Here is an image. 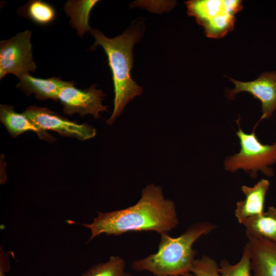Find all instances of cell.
<instances>
[{
  "mask_svg": "<svg viewBox=\"0 0 276 276\" xmlns=\"http://www.w3.org/2000/svg\"><path fill=\"white\" fill-rule=\"evenodd\" d=\"M98 214L93 223L83 224L91 232L88 241L102 234L118 236L132 231L168 234L179 224L174 201L165 199L162 188L154 183L143 189L141 198L135 204Z\"/></svg>",
  "mask_w": 276,
  "mask_h": 276,
  "instance_id": "6da1fadb",
  "label": "cell"
},
{
  "mask_svg": "<svg viewBox=\"0 0 276 276\" xmlns=\"http://www.w3.org/2000/svg\"><path fill=\"white\" fill-rule=\"evenodd\" d=\"M89 32L95 39L91 48L95 49L98 45L103 48L112 72L114 108L106 121L110 125L122 113L128 103L143 92L142 88L133 80L130 74L133 63V47L139 39L141 31L139 27H132L113 38L106 37L98 30L91 29Z\"/></svg>",
  "mask_w": 276,
  "mask_h": 276,
  "instance_id": "7a4b0ae2",
  "label": "cell"
},
{
  "mask_svg": "<svg viewBox=\"0 0 276 276\" xmlns=\"http://www.w3.org/2000/svg\"><path fill=\"white\" fill-rule=\"evenodd\" d=\"M216 227L210 222L203 221L190 225L177 237L162 234L157 251L133 261L131 267L134 270L147 271L155 276H180L190 272L197 254L193 248L194 243Z\"/></svg>",
  "mask_w": 276,
  "mask_h": 276,
  "instance_id": "3957f363",
  "label": "cell"
},
{
  "mask_svg": "<svg viewBox=\"0 0 276 276\" xmlns=\"http://www.w3.org/2000/svg\"><path fill=\"white\" fill-rule=\"evenodd\" d=\"M239 129L236 135L239 140L240 149L238 153L225 158L224 169L234 173L242 170L255 178L259 172L272 177L273 169L270 166L276 164V142L263 144L255 133V128L250 133L243 131L238 122Z\"/></svg>",
  "mask_w": 276,
  "mask_h": 276,
  "instance_id": "277c9868",
  "label": "cell"
},
{
  "mask_svg": "<svg viewBox=\"0 0 276 276\" xmlns=\"http://www.w3.org/2000/svg\"><path fill=\"white\" fill-rule=\"evenodd\" d=\"M185 3L188 15L203 28L205 35L217 39L233 30L235 15L243 8L242 1L238 0H192Z\"/></svg>",
  "mask_w": 276,
  "mask_h": 276,
  "instance_id": "5b68a950",
  "label": "cell"
},
{
  "mask_svg": "<svg viewBox=\"0 0 276 276\" xmlns=\"http://www.w3.org/2000/svg\"><path fill=\"white\" fill-rule=\"evenodd\" d=\"M32 32L27 30L8 40L0 42V79L8 74L17 77L35 72L36 65L32 57Z\"/></svg>",
  "mask_w": 276,
  "mask_h": 276,
  "instance_id": "8992f818",
  "label": "cell"
},
{
  "mask_svg": "<svg viewBox=\"0 0 276 276\" xmlns=\"http://www.w3.org/2000/svg\"><path fill=\"white\" fill-rule=\"evenodd\" d=\"M23 113L44 131H54L62 136L74 137L80 141L89 140L96 135V129L90 125L69 120L46 107L30 106Z\"/></svg>",
  "mask_w": 276,
  "mask_h": 276,
  "instance_id": "52a82bcc",
  "label": "cell"
},
{
  "mask_svg": "<svg viewBox=\"0 0 276 276\" xmlns=\"http://www.w3.org/2000/svg\"><path fill=\"white\" fill-rule=\"evenodd\" d=\"M96 84L89 88L80 89L75 87L73 82L60 90L58 100L63 106L64 114L72 115L78 113L81 117L90 114L95 119L101 118L99 112L107 111V106L102 105L105 95L96 88Z\"/></svg>",
  "mask_w": 276,
  "mask_h": 276,
  "instance_id": "ba28073f",
  "label": "cell"
},
{
  "mask_svg": "<svg viewBox=\"0 0 276 276\" xmlns=\"http://www.w3.org/2000/svg\"><path fill=\"white\" fill-rule=\"evenodd\" d=\"M228 78L235 85L234 89L226 92L228 99L232 100L238 93L245 92L260 101L262 114L257 125L269 118L276 110V71L264 72L256 79L248 82Z\"/></svg>",
  "mask_w": 276,
  "mask_h": 276,
  "instance_id": "9c48e42d",
  "label": "cell"
},
{
  "mask_svg": "<svg viewBox=\"0 0 276 276\" xmlns=\"http://www.w3.org/2000/svg\"><path fill=\"white\" fill-rule=\"evenodd\" d=\"M269 186V180L261 179L252 187L242 186L241 190L245 197L236 203L235 210V216L239 223L242 224L247 218L264 212L265 197Z\"/></svg>",
  "mask_w": 276,
  "mask_h": 276,
  "instance_id": "30bf717a",
  "label": "cell"
},
{
  "mask_svg": "<svg viewBox=\"0 0 276 276\" xmlns=\"http://www.w3.org/2000/svg\"><path fill=\"white\" fill-rule=\"evenodd\" d=\"M254 276H276V243L264 239L247 238Z\"/></svg>",
  "mask_w": 276,
  "mask_h": 276,
  "instance_id": "8fae6325",
  "label": "cell"
},
{
  "mask_svg": "<svg viewBox=\"0 0 276 276\" xmlns=\"http://www.w3.org/2000/svg\"><path fill=\"white\" fill-rule=\"evenodd\" d=\"M18 78L19 82L16 87L27 96L35 94L36 98L40 100L52 99L57 101L60 90L72 82L63 81L60 77L36 78L29 73L23 74Z\"/></svg>",
  "mask_w": 276,
  "mask_h": 276,
  "instance_id": "7c38bea8",
  "label": "cell"
},
{
  "mask_svg": "<svg viewBox=\"0 0 276 276\" xmlns=\"http://www.w3.org/2000/svg\"><path fill=\"white\" fill-rule=\"evenodd\" d=\"M0 120L12 137L29 131L35 132L42 140L52 142L56 139L36 126L23 113L16 112L11 105H0Z\"/></svg>",
  "mask_w": 276,
  "mask_h": 276,
  "instance_id": "4fadbf2b",
  "label": "cell"
},
{
  "mask_svg": "<svg viewBox=\"0 0 276 276\" xmlns=\"http://www.w3.org/2000/svg\"><path fill=\"white\" fill-rule=\"evenodd\" d=\"M247 238L264 239L276 243V207L245 219L242 223Z\"/></svg>",
  "mask_w": 276,
  "mask_h": 276,
  "instance_id": "5bb4252c",
  "label": "cell"
},
{
  "mask_svg": "<svg viewBox=\"0 0 276 276\" xmlns=\"http://www.w3.org/2000/svg\"><path fill=\"white\" fill-rule=\"evenodd\" d=\"M99 1L76 0L68 1L64 6V10L70 17V24L75 28L77 34L82 37L91 28L89 25L90 12Z\"/></svg>",
  "mask_w": 276,
  "mask_h": 276,
  "instance_id": "9a60e30c",
  "label": "cell"
},
{
  "mask_svg": "<svg viewBox=\"0 0 276 276\" xmlns=\"http://www.w3.org/2000/svg\"><path fill=\"white\" fill-rule=\"evenodd\" d=\"M19 13L40 25L51 24L56 16L55 8L50 4L40 0L29 1L20 9Z\"/></svg>",
  "mask_w": 276,
  "mask_h": 276,
  "instance_id": "2e32d148",
  "label": "cell"
},
{
  "mask_svg": "<svg viewBox=\"0 0 276 276\" xmlns=\"http://www.w3.org/2000/svg\"><path fill=\"white\" fill-rule=\"evenodd\" d=\"M251 255L249 244L244 246L240 260L235 264L223 259L219 265V271L222 276H251Z\"/></svg>",
  "mask_w": 276,
  "mask_h": 276,
  "instance_id": "e0dca14e",
  "label": "cell"
},
{
  "mask_svg": "<svg viewBox=\"0 0 276 276\" xmlns=\"http://www.w3.org/2000/svg\"><path fill=\"white\" fill-rule=\"evenodd\" d=\"M126 262L119 256H111L104 263L93 265L82 276H124Z\"/></svg>",
  "mask_w": 276,
  "mask_h": 276,
  "instance_id": "ac0fdd59",
  "label": "cell"
},
{
  "mask_svg": "<svg viewBox=\"0 0 276 276\" xmlns=\"http://www.w3.org/2000/svg\"><path fill=\"white\" fill-rule=\"evenodd\" d=\"M190 272L194 276H222L217 262L207 255L194 260Z\"/></svg>",
  "mask_w": 276,
  "mask_h": 276,
  "instance_id": "d6986e66",
  "label": "cell"
},
{
  "mask_svg": "<svg viewBox=\"0 0 276 276\" xmlns=\"http://www.w3.org/2000/svg\"><path fill=\"white\" fill-rule=\"evenodd\" d=\"M10 269V263L7 254L1 246L0 252V276H6L5 272Z\"/></svg>",
  "mask_w": 276,
  "mask_h": 276,
  "instance_id": "ffe728a7",
  "label": "cell"
},
{
  "mask_svg": "<svg viewBox=\"0 0 276 276\" xmlns=\"http://www.w3.org/2000/svg\"><path fill=\"white\" fill-rule=\"evenodd\" d=\"M180 276H194V275L193 274H192L191 272H188Z\"/></svg>",
  "mask_w": 276,
  "mask_h": 276,
  "instance_id": "44dd1931",
  "label": "cell"
},
{
  "mask_svg": "<svg viewBox=\"0 0 276 276\" xmlns=\"http://www.w3.org/2000/svg\"><path fill=\"white\" fill-rule=\"evenodd\" d=\"M124 276H133V275L130 273L125 272Z\"/></svg>",
  "mask_w": 276,
  "mask_h": 276,
  "instance_id": "7402d4cb",
  "label": "cell"
}]
</instances>
